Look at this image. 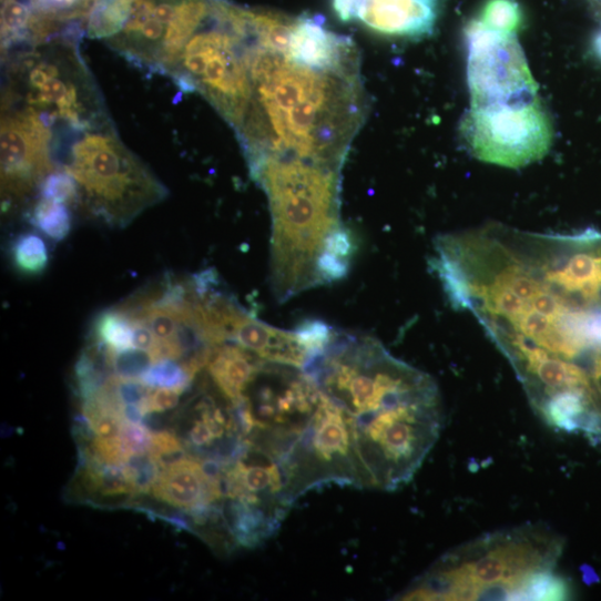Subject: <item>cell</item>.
I'll list each match as a JSON object with an SVG mask.
<instances>
[{
  "mask_svg": "<svg viewBox=\"0 0 601 601\" xmlns=\"http://www.w3.org/2000/svg\"><path fill=\"white\" fill-rule=\"evenodd\" d=\"M591 50L595 59L601 63V29L592 38Z\"/></svg>",
  "mask_w": 601,
  "mask_h": 601,
  "instance_id": "f546056e",
  "label": "cell"
},
{
  "mask_svg": "<svg viewBox=\"0 0 601 601\" xmlns=\"http://www.w3.org/2000/svg\"><path fill=\"white\" fill-rule=\"evenodd\" d=\"M471 106L537 95L538 85L516 35L496 32L478 19L465 29Z\"/></svg>",
  "mask_w": 601,
  "mask_h": 601,
  "instance_id": "9c48e42d",
  "label": "cell"
},
{
  "mask_svg": "<svg viewBox=\"0 0 601 601\" xmlns=\"http://www.w3.org/2000/svg\"><path fill=\"white\" fill-rule=\"evenodd\" d=\"M183 394L173 389H152L145 400L140 405L146 416L164 412L176 408Z\"/></svg>",
  "mask_w": 601,
  "mask_h": 601,
  "instance_id": "4316f807",
  "label": "cell"
},
{
  "mask_svg": "<svg viewBox=\"0 0 601 601\" xmlns=\"http://www.w3.org/2000/svg\"><path fill=\"white\" fill-rule=\"evenodd\" d=\"M31 221L40 231L55 241H63L72 228V216L68 204L44 197L35 204Z\"/></svg>",
  "mask_w": 601,
  "mask_h": 601,
  "instance_id": "d6986e66",
  "label": "cell"
},
{
  "mask_svg": "<svg viewBox=\"0 0 601 601\" xmlns=\"http://www.w3.org/2000/svg\"><path fill=\"white\" fill-rule=\"evenodd\" d=\"M439 0H368L360 22L386 37L419 40L432 34Z\"/></svg>",
  "mask_w": 601,
  "mask_h": 601,
  "instance_id": "7c38bea8",
  "label": "cell"
},
{
  "mask_svg": "<svg viewBox=\"0 0 601 601\" xmlns=\"http://www.w3.org/2000/svg\"><path fill=\"white\" fill-rule=\"evenodd\" d=\"M211 7L212 0H135L126 24L106 43L132 64L170 77Z\"/></svg>",
  "mask_w": 601,
  "mask_h": 601,
  "instance_id": "ba28073f",
  "label": "cell"
},
{
  "mask_svg": "<svg viewBox=\"0 0 601 601\" xmlns=\"http://www.w3.org/2000/svg\"><path fill=\"white\" fill-rule=\"evenodd\" d=\"M368 0H333V9L343 23L360 22Z\"/></svg>",
  "mask_w": 601,
  "mask_h": 601,
  "instance_id": "f1b7e54d",
  "label": "cell"
},
{
  "mask_svg": "<svg viewBox=\"0 0 601 601\" xmlns=\"http://www.w3.org/2000/svg\"><path fill=\"white\" fill-rule=\"evenodd\" d=\"M124 467L131 476L137 495L151 493L161 469L150 452L130 455Z\"/></svg>",
  "mask_w": 601,
  "mask_h": 601,
  "instance_id": "cb8c5ba5",
  "label": "cell"
},
{
  "mask_svg": "<svg viewBox=\"0 0 601 601\" xmlns=\"http://www.w3.org/2000/svg\"><path fill=\"white\" fill-rule=\"evenodd\" d=\"M108 358L114 375L130 379H140L155 364L151 354L134 348L124 352L108 348Z\"/></svg>",
  "mask_w": 601,
  "mask_h": 601,
  "instance_id": "7402d4cb",
  "label": "cell"
},
{
  "mask_svg": "<svg viewBox=\"0 0 601 601\" xmlns=\"http://www.w3.org/2000/svg\"><path fill=\"white\" fill-rule=\"evenodd\" d=\"M151 437L152 432L143 424H123L121 438L131 455L149 452Z\"/></svg>",
  "mask_w": 601,
  "mask_h": 601,
  "instance_id": "83f0119b",
  "label": "cell"
},
{
  "mask_svg": "<svg viewBox=\"0 0 601 601\" xmlns=\"http://www.w3.org/2000/svg\"><path fill=\"white\" fill-rule=\"evenodd\" d=\"M478 20L490 30L516 35L524 23V16L517 0H487Z\"/></svg>",
  "mask_w": 601,
  "mask_h": 601,
  "instance_id": "ac0fdd59",
  "label": "cell"
},
{
  "mask_svg": "<svg viewBox=\"0 0 601 601\" xmlns=\"http://www.w3.org/2000/svg\"><path fill=\"white\" fill-rule=\"evenodd\" d=\"M286 55L293 63L316 71L360 72L354 41L329 31L320 16L297 18Z\"/></svg>",
  "mask_w": 601,
  "mask_h": 601,
  "instance_id": "8fae6325",
  "label": "cell"
},
{
  "mask_svg": "<svg viewBox=\"0 0 601 601\" xmlns=\"http://www.w3.org/2000/svg\"><path fill=\"white\" fill-rule=\"evenodd\" d=\"M561 543L542 527L479 538L446 553L404 600H563L569 583L554 573Z\"/></svg>",
  "mask_w": 601,
  "mask_h": 601,
  "instance_id": "3957f363",
  "label": "cell"
},
{
  "mask_svg": "<svg viewBox=\"0 0 601 601\" xmlns=\"http://www.w3.org/2000/svg\"><path fill=\"white\" fill-rule=\"evenodd\" d=\"M57 170L79 186V202L90 214L124 227L162 202L166 187L119 139L114 126L74 136L54 155Z\"/></svg>",
  "mask_w": 601,
  "mask_h": 601,
  "instance_id": "5b68a950",
  "label": "cell"
},
{
  "mask_svg": "<svg viewBox=\"0 0 601 601\" xmlns=\"http://www.w3.org/2000/svg\"><path fill=\"white\" fill-rule=\"evenodd\" d=\"M304 369L346 417L360 488L391 491L408 483L442 429L434 379L378 340L336 329Z\"/></svg>",
  "mask_w": 601,
  "mask_h": 601,
  "instance_id": "6da1fadb",
  "label": "cell"
},
{
  "mask_svg": "<svg viewBox=\"0 0 601 601\" xmlns=\"http://www.w3.org/2000/svg\"><path fill=\"white\" fill-rule=\"evenodd\" d=\"M95 342L114 352L133 348V328L128 315L119 307L101 315L94 327Z\"/></svg>",
  "mask_w": 601,
  "mask_h": 601,
  "instance_id": "e0dca14e",
  "label": "cell"
},
{
  "mask_svg": "<svg viewBox=\"0 0 601 601\" xmlns=\"http://www.w3.org/2000/svg\"><path fill=\"white\" fill-rule=\"evenodd\" d=\"M272 214V286L278 300L348 273L355 241L340 217L342 170L297 157L248 162Z\"/></svg>",
  "mask_w": 601,
  "mask_h": 601,
  "instance_id": "7a4b0ae2",
  "label": "cell"
},
{
  "mask_svg": "<svg viewBox=\"0 0 601 601\" xmlns=\"http://www.w3.org/2000/svg\"><path fill=\"white\" fill-rule=\"evenodd\" d=\"M53 142L54 133L38 116L3 110L2 195L7 206L29 197L58 171Z\"/></svg>",
  "mask_w": 601,
  "mask_h": 601,
  "instance_id": "30bf717a",
  "label": "cell"
},
{
  "mask_svg": "<svg viewBox=\"0 0 601 601\" xmlns=\"http://www.w3.org/2000/svg\"><path fill=\"white\" fill-rule=\"evenodd\" d=\"M195 377L179 361L165 359L153 364L140 378L153 389H173L184 393L189 389Z\"/></svg>",
  "mask_w": 601,
  "mask_h": 601,
  "instance_id": "44dd1931",
  "label": "cell"
},
{
  "mask_svg": "<svg viewBox=\"0 0 601 601\" xmlns=\"http://www.w3.org/2000/svg\"><path fill=\"white\" fill-rule=\"evenodd\" d=\"M81 34H62L6 54L3 110L38 116L54 133L53 145L113 126L80 53Z\"/></svg>",
  "mask_w": 601,
  "mask_h": 601,
  "instance_id": "277c9868",
  "label": "cell"
},
{
  "mask_svg": "<svg viewBox=\"0 0 601 601\" xmlns=\"http://www.w3.org/2000/svg\"><path fill=\"white\" fill-rule=\"evenodd\" d=\"M135 0H93L85 32L90 39L108 42L126 24Z\"/></svg>",
  "mask_w": 601,
  "mask_h": 601,
  "instance_id": "2e32d148",
  "label": "cell"
},
{
  "mask_svg": "<svg viewBox=\"0 0 601 601\" xmlns=\"http://www.w3.org/2000/svg\"><path fill=\"white\" fill-rule=\"evenodd\" d=\"M248 13L256 42L268 50L287 54L297 18L265 9L248 10Z\"/></svg>",
  "mask_w": 601,
  "mask_h": 601,
  "instance_id": "9a60e30c",
  "label": "cell"
},
{
  "mask_svg": "<svg viewBox=\"0 0 601 601\" xmlns=\"http://www.w3.org/2000/svg\"><path fill=\"white\" fill-rule=\"evenodd\" d=\"M600 2H601V0H600Z\"/></svg>",
  "mask_w": 601,
  "mask_h": 601,
  "instance_id": "4dcf8cb0",
  "label": "cell"
},
{
  "mask_svg": "<svg viewBox=\"0 0 601 601\" xmlns=\"http://www.w3.org/2000/svg\"><path fill=\"white\" fill-rule=\"evenodd\" d=\"M41 195L44 198L68 205L79 202V186L77 181L64 171L50 174L41 184Z\"/></svg>",
  "mask_w": 601,
  "mask_h": 601,
  "instance_id": "d4e9b609",
  "label": "cell"
},
{
  "mask_svg": "<svg viewBox=\"0 0 601 601\" xmlns=\"http://www.w3.org/2000/svg\"><path fill=\"white\" fill-rule=\"evenodd\" d=\"M218 478L208 477L202 468L201 459L189 456L175 466L161 471L151 495L191 513L202 508L221 506L223 496Z\"/></svg>",
  "mask_w": 601,
  "mask_h": 601,
  "instance_id": "4fadbf2b",
  "label": "cell"
},
{
  "mask_svg": "<svg viewBox=\"0 0 601 601\" xmlns=\"http://www.w3.org/2000/svg\"><path fill=\"white\" fill-rule=\"evenodd\" d=\"M461 133L475 157L509 169L541 160L553 139L550 116L538 96L471 106Z\"/></svg>",
  "mask_w": 601,
  "mask_h": 601,
  "instance_id": "52a82bcc",
  "label": "cell"
},
{
  "mask_svg": "<svg viewBox=\"0 0 601 601\" xmlns=\"http://www.w3.org/2000/svg\"><path fill=\"white\" fill-rule=\"evenodd\" d=\"M263 358L234 344L213 349L206 370L211 381L232 403L237 401Z\"/></svg>",
  "mask_w": 601,
  "mask_h": 601,
  "instance_id": "5bb4252c",
  "label": "cell"
},
{
  "mask_svg": "<svg viewBox=\"0 0 601 601\" xmlns=\"http://www.w3.org/2000/svg\"><path fill=\"white\" fill-rule=\"evenodd\" d=\"M149 452L161 471L175 466L190 456L183 442L169 431L152 434Z\"/></svg>",
  "mask_w": 601,
  "mask_h": 601,
  "instance_id": "603a6c76",
  "label": "cell"
},
{
  "mask_svg": "<svg viewBox=\"0 0 601 601\" xmlns=\"http://www.w3.org/2000/svg\"><path fill=\"white\" fill-rule=\"evenodd\" d=\"M86 449L94 459L111 466H125L131 455L121 437L113 439L95 437Z\"/></svg>",
  "mask_w": 601,
  "mask_h": 601,
  "instance_id": "484cf974",
  "label": "cell"
},
{
  "mask_svg": "<svg viewBox=\"0 0 601 601\" xmlns=\"http://www.w3.org/2000/svg\"><path fill=\"white\" fill-rule=\"evenodd\" d=\"M248 10L212 0L207 19L185 45L171 73L185 93L203 95L238 133L253 101L246 45Z\"/></svg>",
  "mask_w": 601,
  "mask_h": 601,
  "instance_id": "8992f818",
  "label": "cell"
},
{
  "mask_svg": "<svg viewBox=\"0 0 601 601\" xmlns=\"http://www.w3.org/2000/svg\"><path fill=\"white\" fill-rule=\"evenodd\" d=\"M14 265L23 274H42L50 262L48 246L43 238L34 233L18 237L12 247Z\"/></svg>",
  "mask_w": 601,
  "mask_h": 601,
  "instance_id": "ffe728a7",
  "label": "cell"
}]
</instances>
